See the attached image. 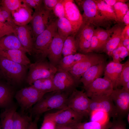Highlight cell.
I'll list each match as a JSON object with an SVG mask.
<instances>
[{
    "label": "cell",
    "instance_id": "obj_40",
    "mask_svg": "<svg viewBox=\"0 0 129 129\" xmlns=\"http://www.w3.org/2000/svg\"><path fill=\"white\" fill-rule=\"evenodd\" d=\"M0 10L3 16L6 21L7 23L12 27L15 31L17 26L15 22L11 12L4 7L0 5Z\"/></svg>",
    "mask_w": 129,
    "mask_h": 129
},
{
    "label": "cell",
    "instance_id": "obj_10",
    "mask_svg": "<svg viewBox=\"0 0 129 129\" xmlns=\"http://www.w3.org/2000/svg\"><path fill=\"white\" fill-rule=\"evenodd\" d=\"M52 11L47 10L44 6L40 10L34 11L33 13L30 25L34 41L37 37L45 30L54 20L52 17Z\"/></svg>",
    "mask_w": 129,
    "mask_h": 129
},
{
    "label": "cell",
    "instance_id": "obj_34",
    "mask_svg": "<svg viewBox=\"0 0 129 129\" xmlns=\"http://www.w3.org/2000/svg\"><path fill=\"white\" fill-rule=\"evenodd\" d=\"M114 27L108 30L98 27L95 30L94 34L97 37L104 49L107 42L113 32Z\"/></svg>",
    "mask_w": 129,
    "mask_h": 129
},
{
    "label": "cell",
    "instance_id": "obj_37",
    "mask_svg": "<svg viewBox=\"0 0 129 129\" xmlns=\"http://www.w3.org/2000/svg\"><path fill=\"white\" fill-rule=\"evenodd\" d=\"M22 3V0H2L0 1V5L11 13L18 9Z\"/></svg>",
    "mask_w": 129,
    "mask_h": 129
},
{
    "label": "cell",
    "instance_id": "obj_39",
    "mask_svg": "<svg viewBox=\"0 0 129 129\" xmlns=\"http://www.w3.org/2000/svg\"><path fill=\"white\" fill-rule=\"evenodd\" d=\"M75 39L77 51L79 52V53L86 54L90 53V42L84 39Z\"/></svg>",
    "mask_w": 129,
    "mask_h": 129
},
{
    "label": "cell",
    "instance_id": "obj_53",
    "mask_svg": "<svg viewBox=\"0 0 129 129\" xmlns=\"http://www.w3.org/2000/svg\"><path fill=\"white\" fill-rule=\"evenodd\" d=\"M120 44L126 47L129 45V38H125L121 39L120 43Z\"/></svg>",
    "mask_w": 129,
    "mask_h": 129
},
{
    "label": "cell",
    "instance_id": "obj_56",
    "mask_svg": "<svg viewBox=\"0 0 129 129\" xmlns=\"http://www.w3.org/2000/svg\"><path fill=\"white\" fill-rule=\"evenodd\" d=\"M56 129H73L68 127L56 125Z\"/></svg>",
    "mask_w": 129,
    "mask_h": 129
},
{
    "label": "cell",
    "instance_id": "obj_1",
    "mask_svg": "<svg viewBox=\"0 0 129 129\" xmlns=\"http://www.w3.org/2000/svg\"><path fill=\"white\" fill-rule=\"evenodd\" d=\"M69 95L55 91L44 94L33 106L31 111L32 117H39L47 111L54 109L62 110L68 108L66 101Z\"/></svg>",
    "mask_w": 129,
    "mask_h": 129
},
{
    "label": "cell",
    "instance_id": "obj_55",
    "mask_svg": "<svg viewBox=\"0 0 129 129\" xmlns=\"http://www.w3.org/2000/svg\"><path fill=\"white\" fill-rule=\"evenodd\" d=\"M126 91L129 92V81L127 83L123 86L122 88Z\"/></svg>",
    "mask_w": 129,
    "mask_h": 129
},
{
    "label": "cell",
    "instance_id": "obj_51",
    "mask_svg": "<svg viewBox=\"0 0 129 129\" xmlns=\"http://www.w3.org/2000/svg\"><path fill=\"white\" fill-rule=\"evenodd\" d=\"M123 22L126 26L129 25V10H128L124 15L123 19Z\"/></svg>",
    "mask_w": 129,
    "mask_h": 129
},
{
    "label": "cell",
    "instance_id": "obj_46",
    "mask_svg": "<svg viewBox=\"0 0 129 129\" xmlns=\"http://www.w3.org/2000/svg\"><path fill=\"white\" fill-rule=\"evenodd\" d=\"M60 0H43V2L45 8L50 11H52L56 4Z\"/></svg>",
    "mask_w": 129,
    "mask_h": 129
},
{
    "label": "cell",
    "instance_id": "obj_45",
    "mask_svg": "<svg viewBox=\"0 0 129 129\" xmlns=\"http://www.w3.org/2000/svg\"><path fill=\"white\" fill-rule=\"evenodd\" d=\"M109 129H126V124L123 119L117 118L113 119L112 125Z\"/></svg>",
    "mask_w": 129,
    "mask_h": 129
},
{
    "label": "cell",
    "instance_id": "obj_32",
    "mask_svg": "<svg viewBox=\"0 0 129 129\" xmlns=\"http://www.w3.org/2000/svg\"><path fill=\"white\" fill-rule=\"evenodd\" d=\"M95 29L93 25L83 22L82 24L75 35V39H84L90 42L94 34Z\"/></svg>",
    "mask_w": 129,
    "mask_h": 129
},
{
    "label": "cell",
    "instance_id": "obj_27",
    "mask_svg": "<svg viewBox=\"0 0 129 129\" xmlns=\"http://www.w3.org/2000/svg\"><path fill=\"white\" fill-rule=\"evenodd\" d=\"M56 26L58 33L64 40L69 36L75 35L70 23L65 17L58 18Z\"/></svg>",
    "mask_w": 129,
    "mask_h": 129
},
{
    "label": "cell",
    "instance_id": "obj_11",
    "mask_svg": "<svg viewBox=\"0 0 129 129\" xmlns=\"http://www.w3.org/2000/svg\"><path fill=\"white\" fill-rule=\"evenodd\" d=\"M90 99V113L96 110L103 111L113 119L118 118L116 107L110 95L93 97Z\"/></svg>",
    "mask_w": 129,
    "mask_h": 129
},
{
    "label": "cell",
    "instance_id": "obj_29",
    "mask_svg": "<svg viewBox=\"0 0 129 129\" xmlns=\"http://www.w3.org/2000/svg\"><path fill=\"white\" fill-rule=\"evenodd\" d=\"M102 16L107 20L118 22L113 6L107 4L103 0H93Z\"/></svg>",
    "mask_w": 129,
    "mask_h": 129
},
{
    "label": "cell",
    "instance_id": "obj_36",
    "mask_svg": "<svg viewBox=\"0 0 129 129\" xmlns=\"http://www.w3.org/2000/svg\"><path fill=\"white\" fill-rule=\"evenodd\" d=\"M90 121L101 123L109 121L110 117L106 113L101 111L96 110L91 112L90 114Z\"/></svg>",
    "mask_w": 129,
    "mask_h": 129
},
{
    "label": "cell",
    "instance_id": "obj_49",
    "mask_svg": "<svg viewBox=\"0 0 129 129\" xmlns=\"http://www.w3.org/2000/svg\"><path fill=\"white\" fill-rule=\"evenodd\" d=\"M103 1L108 5L113 6L114 4L117 2H122L125 3L127 0H104Z\"/></svg>",
    "mask_w": 129,
    "mask_h": 129
},
{
    "label": "cell",
    "instance_id": "obj_7",
    "mask_svg": "<svg viewBox=\"0 0 129 129\" xmlns=\"http://www.w3.org/2000/svg\"><path fill=\"white\" fill-rule=\"evenodd\" d=\"M75 1L83 11L82 15L83 22L89 23L96 26H102L107 21L101 15L93 0Z\"/></svg>",
    "mask_w": 129,
    "mask_h": 129
},
{
    "label": "cell",
    "instance_id": "obj_52",
    "mask_svg": "<svg viewBox=\"0 0 129 129\" xmlns=\"http://www.w3.org/2000/svg\"><path fill=\"white\" fill-rule=\"evenodd\" d=\"M111 56L113 58V61L116 62L120 63L121 60L119 56V54H116L111 55Z\"/></svg>",
    "mask_w": 129,
    "mask_h": 129
},
{
    "label": "cell",
    "instance_id": "obj_9",
    "mask_svg": "<svg viewBox=\"0 0 129 129\" xmlns=\"http://www.w3.org/2000/svg\"><path fill=\"white\" fill-rule=\"evenodd\" d=\"M105 61L106 58L104 55L94 52L89 53L87 54L84 59L75 64L69 72L80 80L83 74L89 68Z\"/></svg>",
    "mask_w": 129,
    "mask_h": 129
},
{
    "label": "cell",
    "instance_id": "obj_28",
    "mask_svg": "<svg viewBox=\"0 0 129 129\" xmlns=\"http://www.w3.org/2000/svg\"><path fill=\"white\" fill-rule=\"evenodd\" d=\"M32 117L16 112L14 116L12 129H28L32 122Z\"/></svg>",
    "mask_w": 129,
    "mask_h": 129
},
{
    "label": "cell",
    "instance_id": "obj_19",
    "mask_svg": "<svg viewBox=\"0 0 129 129\" xmlns=\"http://www.w3.org/2000/svg\"><path fill=\"white\" fill-rule=\"evenodd\" d=\"M33 12L32 9L23 2L20 7L11 13L15 24L19 26L27 25L30 22Z\"/></svg>",
    "mask_w": 129,
    "mask_h": 129
},
{
    "label": "cell",
    "instance_id": "obj_30",
    "mask_svg": "<svg viewBox=\"0 0 129 129\" xmlns=\"http://www.w3.org/2000/svg\"><path fill=\"white\" fill-rule=\"evenodd\" d=\"M112 124V122L110 121L101 123L90 121L76 123L68 127L73 129H109Z\"/></svg>",
    "mask_w": 129,
    "mask_h": 129
},
{
    "label": "cell",
    "instance_id": "obj_43",
    "mask_svg": "<svg viewBox=\"0 0 129 129\" xmlns=\"http://www.w3.org/2000/svg\"><path fill=\"white\" fill-rule=\"evenodd\" d=\"M14 29L7 23L0 21V37L15 33Z\"/></svg>",
    "mask_w": 129,
    "mask_h": 129
},
{
    "label": "cell",
    "instance_id": "obj_15",
    "mask_svg": "<svg viewBox=\"0 0 129 129\" xmlns=\"http://www.w3.org/2000/svg\"><path fill=\"white\" fill-rule=\"evenodd\" d=\"M64 40L57 32L49 48L47 57L50 63L56 67L63 57L62 50Z\"/></svg>",
    "mask_w": 129,
    "mask_h": 129
},
{
    "label": "cell",
    "instance_id": "obj_35",
    "mask_svg": "<svg viewBox=\"0 0 129 129\" xmlns=\"http://www.w3.org/2000/svg\"><path fill=\"white\" fill-rule=\"evenodd\" d=\"M60 110L54 113H48L45 115L40 129H56V124L55 118Z\"/></svg>",
    "mask_w": 129,
    "mask_h": 129
},
{
    "label": "cell",
    "instance_id": "obj_50",
    "mask_svg": "<svg viewBox=\"0 0 129 129\" xmlns=\"http://www.w3.org/2000/svg\"><path fill=\"white\" fill-rule=\"evenodd\" d=\"M39 117H35L34 120L32 121L28 129H38L37 122L39 119Z\"/></svg>",
    "mask_w": 129,
    "mask_h": 129
},
{
    "label": "cell",
    "instance_id": "obj_20",
    "mask_svg": "<svg viewBox=\"0 0 129 129\" xmlns=\"http://www.w3.org/2000/svg\"><path fill=\"white\" fill-rule=\"evenodd\" d=\"M124 64L111 61L107 64L105 70L104 78L112 83L114 89L118 88L120 73Z\"/></svg>",
    "mask_w": 129,
    "mask_h": 129
},
{
    "label": "cell",
    "instance_id": "obj_16",
    "mask_svg": "<svg viewBox=\"0 0 129 129\" xmlns=\"http://www.w3.org/2000/svg\"><path fill=\"white\" fill-rule=\"evenodd\" d=\"M15 31L14 34L21 45L31 55L34 39L31 25L17 26Z\"/></svg>",
    "mask_w": 129,
    "mask_h": 129
},
{
    "label": "cell",
    "instance_id": "obj_4",
    "mask_svg": "<svg viewBox=\"0 0 129 129\" xmlns=\"http://www.w3.org/2000/svg\"><path fill=\"white\" fill-rule=\"evenodd\" d=\"M28 69L26 79L30 86L38 80L53 77L57 71L56 68L46 59L31 63L29 65Z\"/></svg>",
    "mask_w": 129,
    "mask_h": 129
},
{
    "label": "cell",
    "instance_id": "obj_13",
    "mask_svg": "<svg viewBox=\"0 0 129 129\" xmlns=\"http://www.w3.org/2000/svg\"><path fill=\"white\" fill-rule=\"evenodd\" d=\"M110 96L115 106L118 118L123 119L129 113V92L117 88L113 89Z\"/></svg>",
    "mask_w": 129,
    "mask_h": 129
},
{
    "label": "cell",
    "instance_id": "obj_54",
    "mask_svg": "<svg viewBox=\"0 0 129 129\" xmlns=\"http://www.w3.org/2000/svg\"><path fill=\"white\" fill-rule=\"evenodd\" d=\"M129 55V52L127 51H125L121 52L119 54V56L120 59H124Z\"/></svg>",
    "mask_w": 129,
    "mask_h": 129
},
{
    "label": "cell",
    "instance_id": "obj_23",
    "mask_svg": "<svg viewBox=\"0 0 129 129\" xmlns=\"http://www.w3.org/2000/svg\"><path fill=\"white\" fill-rule=\"evenodd\" d=\"M87 54L76 53L63 57L56 68L57 70L69 72L76 63L84 59Z\"/></svg>",
    "mask_w": 129,
    "mask_h": 129
},
{
    "label": "cell",
    "instance_id": "obj_6",
    "mask_svg": "<svg viewBox=\"0 0 129 129\" xmlns=\"http://www.w3.org/2000/svg\"><path fill=\"white\" fill-rule=\"evenodd\" d=\"M45 94L31 85L18 91L15 97L23 113L37 103Z\"/></svg>",
    "mask_w": 129,
    "mask_h": 129
},
{
    "label": "cell",
    "instance_id": "obj_14",
    "mask_svg": "<svg viewBox=\"0 0 129 129\" xmlns=\"http://www.w3.org/2000/svg\"><path fill=\"white\" fill-rule=\"evenodd\" d=\"M74 1L72 0H63L65 17L70 23L75 35L82 24L83 20L82 15Z\"/></svg>",
    "mask_w": 129,
    "mask_h": 129
},
{
    "label": "cell",
    "instance_id": "obj_57",
    "mask_svg": "<svg viewBox=\"0 0 129 129\" xmlns=\"http://www.w3.org/2000/svg\"><path fill=\"white\" fill-rule=\"evenodd\" d=\"M0 21L4 23H7L6 21L3 16L0 10Z\"/></svg>",
    "mask_w": 129,
    "mask_h": 129
},
{
    "label": "cell",
    "instance_id": "obj_31",
    "mask_svg": "<svg viewBox=\"0 0 129 129\" xmlns=\"http://www.w3.org/2000/svg\"><path fill=\"white\" fill-rule=\"evenodd\" d=\"M53 77L38 80L34 82L32 85L45 94L55 91Z\"/></svg>",
    "mask_w": 129,
    "mask_h": 129
},
{
    "label": "cell",
    "instance_id": "obj_2",
    "mask_svg": "<svg viewBox=\"0 0 129 129\" xmlns=\"http://www.w3.org/2000/svg\"><path fill=\"white\" fill-rule=\"evenodd\" d=\"M28 67L0 56V70L6 82L11 86L20 84L26 79Z\"/></svg>",
    "mask_w": 129,
    "mask_h": 129
},
{
    "label": "cell",
    "instance_id": "obj_38",
    "mask_svg": "<svg viewBox=\"0 0 129 129\" xmlns=\"http://www.w3.org/2000/svg\"><path fill=\"white\" fill-rule=\"evenodd\" d=\"M129 81V60L128 59L124 64L120 73L118 82V87L123 86Z\"/></svg>",
    "mask_w": 129,
    "mask_h": 129
},
{
    "label": "cell",
    "instance_id": "obj_25",
    "mask_svg": "<svg viewBox=\"0 0 129 129\" xmlns=\"http://www.w3.org/2000/svg\"><path fill=\"white\" fill-rule=\"evenodd\" d=\"M16 109V106L13 104L4 109L0 114V129H12L14 115Z\"/></svg>",
    "mask_w": 129,
    "mask_h": 129
},
{
    "label": "cell",
    "instance_id": "obj_12",
    "mask_svg": "<svg viewBox=\"0 0 129 129\" xmlns=\"http://www.w3.org/2000/svg\"><path fill=\"white\" fill-rule=\"evenodd\" d=\"M90 98L95 97L110 96L113 90V85L104 78H98L84 88Z\"/></svg>",
    "mask_w": 129,
    "mask_h": 129
},
{
    "label": "cell",
    "instance_id": "obj_48",
    "mask_svg": "<svg viewBox=\"0 0 129 129\" xmlns=\"http://www.w3.org/2000/svg\"><path fill=\"white\" fill-rule=\"evenodd\" d=\"M125 38H129V25L125 26L122 32L121 39Z\"/></svg>",
    "mask_w": 129,
    "mask_h": 129
},
{
    "label": "cell",
    "instance_id": "obj_24",
    "mask_svg": "<svg viewBox=\"0 0 129 129\" xmlns=\"http://www.w3.org/2000/svg\"><path fill=\"white\" fill-rule=\"evenodd\" d=\"M11 49H20L28 53L14 33L0 37V50Z\"/></svg>",
    "mask_w": 129,
    "mask_h": 129
},
{
    "label": "cell",
    "instance_id": "obj_22",
    "mask_svg": "<svg viewBox=\"0 0 129 129\" xmlns=\"http://www.w3.org/2000/svg\"><path fill=\"white\" fill-rule=\"evenodd\" d=\"M0 80V108L4 109L12 104L14 90L12 86Z\"/></svg>",
    "mask_w": 129,
    "mask_h": 129
},
{
    "label": "cell",
    "instance_id": "obj_26",
    "mask_svg": "<svg viewBox=\"0 0 129 129\" xmlns=\"http://www.w3.org/2000/svg\"><path fill=\"white\" fill-rule=\"evenodd\" d=\"M124 28L120 25L114 27L113 32L107 42L103 50L109 55L110 56L111 52L120 43L121 33Z\"/></svg>",
    "mask_w": 129,
    "mask_h": 129
},
{
    "label": "cell",
    "instance_id": "obj_18",
    "mask_svg": "<svg viewBox=\"0 0 129 129\" xmlns=\"http://www.w3.org/2000/svg\"><path fill=\"white\" fill-rule=\"evenodd\" d=\"M107 65L106 61L94 65L88 69L83 75L80 80L82 83L83 88L86 87L104 73Z\"/></svg>",
    "mask_w": 129,
    "mask_h": 129
},
{
    "label": "cell",
    "instance_id": "obj_47",
    "mask_svg": "<svg viewBox=\"0 0 129 129\" xmlns=\"http://www.w3.org/2000/svg\"><path fill=\"white\" fill-rule=\"evenodd\" d=\"M129 10L128 5L126 3H124L122 5L119 12L118 22H123L124 16L128 11Z\"/></svg>",
    "mask_w": 129,
    "mask_h": 129
},
{
    "label": "cell",
    "instance_id": "obj_17",
    "mask_svg": "<svg viewBox=\"0 0 129 129\" xmlns=\"http://www.w3.org/2000/svg\"><path fill=\"white\" fill-rule=\"evenodd\" d=\"M84 118L72 109L68 108L60 110L55 117V121L57 125L68 127L81 122Z\"/></svg>",
    "mask_w": 129,
    "mask_h": 129
},
{
    "label": "cell",
    "instance_id": "obj_59",
    "mask_svg": "<svg viewBox=\"0 0 129 129\" xmlns=\"http://www.w3.org/2000/svg\"><path fill=\"white\" fill-rule=\"evenodd\" d=\"M127 116V120L128 123H129V113L128 114Z\"/></svg>",
    "mask_w": 129,
    "mask_h": 129
},
{
    "label": "cell",
    "instance_id": "obj_33",
    "mask_svg": "<svg viewBox=\"0 0 129 129\" xmlns=\"http://www.w3.org/2000/svg\"><path fill=\"white\" fill-rule=\"evenodd\" d=\"M75 35L68 37L64 40L62 50L63 57L77 53V47Z\"/></svg>",
    "mask_w": 129,
    "mask_h": 129
},
{
    "label": "cell",
    "instance_id": "obj_5",
    "mask_svg": "<svg viewBox=\"0 0 129 129\" xmlns=\"http://www.w3.org/2000/svg\"><path fill=\"white\" fill-rule=\"evenodd\" d=\"M90 99L83 90L76 89L68 97L66 101L68 108L71 109L84 117L89 116Z\"/></svg>",
    "mask_w": 129,
    "mask_h": 129
},
{
    "label": "cell",
    "instance_id": "obj_21",
    "mask_svg": "<svg viewBox=\"0 0 129 129\" xmlns=\"http://www.w3.org/2000/svg\"><path fill=\"white\" fill-rule=\"evenodd\" d=\"M26 53L18 49L0 50V56L15 62L28 66L31 63Z\"/></svg>",
    "mask_w": 129,
    "mask_h": 129
},
{
    "label": "cell",
    "instance_id": "obj_3",
    "mask_svg": "<svg viewBox=\"0 0 129 129\" xmlns=\"http://www.w3.org/2000/svg\"><path fill=\"white\" fill-rule=\"evenodd\" d=\"M57 20L53 21L34 41L31 55L35 57L36 61L44 60L47 57L50 44L57 32Z\"/></svg>",
    "mask_w": 129,
    "mask_h": 129
},
{
    "label": "cell",
    "instance_id": "obj_58",
    "mask_svg": "<svg viewBox=\"0 0 129 129\" xmlns=\"http://www.w3.org/2000/svg\"><path fill=\"white\" fill-rule=\"evenodd\" d=\"M4 79L3 75L0 70V80H2Z\"/></svg>",
    "mask_w": 129,
    "mask_h": 129
},
{
    "label": "cell",
    "instance_id": "obj_8",
    "mask_svg": "<svg viewBox=\"0 0 129 129\" xmlns=\"http://www.w3.org/2000/svg\"><path fill=\"white\" fill-rule=\"evenodd\" d=\"M53 81L55 91L69 95L76 89L80 83L69 72L62 70H57Z\"/></svg>",
    "mask_w": 129,
    "mask_h": 129
},
{
    "label": "cell",
    "instance_id": "obj_41",
    "mask_svg": "<svg viewBox=\"0 0 129 129\" xmlns=\"http://www.w3.org/2000/svg\"><path fill=\"white\" fill-rule=\"evenodd\" d=\"M103 49L97 37L94 34L90 42V53L103 51Z\"/></svg>",
    "mask_w": 129,
    "mask_h": 129
},
{
    "label": "cell",
    "instance_id": "obj_42",
    "mask_svg": "<svg viewBox=\"0 0 129 129\" xmlns=\"http://www.w3.org/2000/svg\"><path fill=\"white\" fill-rule=\"evenodd\" d=\"M53 14L58 18L65 17V10L63 0H60L52 11Z\"/></svg>",
    "mask_w": 129,
    "mask_h": 129
},
{
    "label": "cell",
    "instance_id": "obj_60",
    "mask_svg": "<svg viewBox=\"0 0 129 129\" xmlns=\"http://www.w3.org/2000/svg\"><path fill=\"white\" fill-rule=\"evenodd\" d=\"M125 47L126 48L127 51L129 52V45H128L127 46Z\"/></svg>",
    "mask_w": 129,
    "mask_h": 129
},
{
    "label": "cell",
    "instance_id": "obj_44",
    "mask_svg": "<svg viewBox=\"0 0 129 129\" xmlns=\"http://www.w3.org/2000/svg\"><path fill=\"white\" fill-rule=\"evenodd\" d=\"M23 2L26 4L35 11L39 10L44 7L43 0H22Z\"/></svg>",
    "mask_w": 129,
    "mask_h": 129
}]
</instances>
